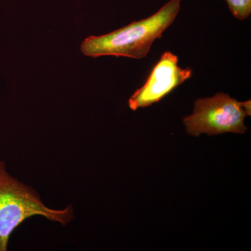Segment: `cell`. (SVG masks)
<instances>
[{
	"label": "cell",
	"mask_w": 251,
	"mask_h": 251,
	"mask_svg": "<svg viewBox=\"0 0 251 251\" xmlns=\"http://www.w3.org/2000/svg\"><path fill=\"white\" fill-rule=\"evenodd\" d=\"M181 0H171L156 14L102 36H91L81 44L86 56L113 55L143 59L179 14Z\"/></svg>",
	"instance_id": "6da1fadb"
},
{
	"label": "cell",
	"mask_w": 251,
	"mask_h": 251,
	"mask_svg": "<svg viewBox=\"0 0 251 251\" xmlns=\"http://www.w3.org/2000/svg\"><path fill=\"white\" fill-rule=\"evenodd\" d=\"M35 216L66 226L75 219V211L72 204L62 209L46 206L35 189L11 176L0 159V251H7L15 229Z\"/></svg>",
	"instance_id": "7a4b0ae2"
},
{
	"label": "cell",
	"mask_w": 251,
	"mask_h": 251,
	"mask_svg": "<svg viewBox=\"0 0 251 251\" xmlns=\"http://www.w3.org/2000/svg\"><path fill=\"white\" fill-rule=\"evenodd\" d=\"M251 100L237 101L228 94L220 92L212 97L198 99L193 113L183 119L188 134L199 137L226 133H244V119L251 115Z\"/></svg>",
	"instance_id": "3957f363"
},
{
	"label": "cell",
	"mask_w": 251,
	"mask_h": 251,
	"mask_svg": "<svg viewBox=\"0 0 251 251\" xmlns=\"http://www.w3.org/2000/svg\"><path fill=\"white\" fill-rule=\"evenodd\" d=\"M192 74L191 68L182 69L178 66L177 56L169 51L164 52L143 87L130 97L128 106L132 110H137L160 101Z\"/></svg>",
	"instance_id": "277c9868"
},
{
	"label": "cell",
	"mask_w": 251,
	"mask_h": 251,
	"mask_svg": "<svg viewBox=\"0 0 251 251\" xmlns=\"http://www.w3.org/2000/svg\"><path fill=\"white\" fill-rule=\"evenodd\" d=\"M234 18L244 21L251 14V0H226Z\"/></svg>",
	"instance_id": "5b68a950"
}]
</instances>
